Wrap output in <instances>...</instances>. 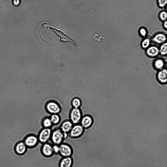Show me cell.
Masks as SVG:
<instances>
[{"label":"cell","mask_w":167,"mask_h":167,"mask_svg":"<svg viewBox=\"0 0 167 167\" xmlns=\"http://www.w3.org/2000/svg\"><path fill=\"white\" fill-rule=\"evenodd\" d=\"M73 126V124L70 120H67L63 122L60 129L65 134H68Z\"/></svg>","instance_id":"9a60e30c"},{"label":"cell","mask_w":167,"mask_h":167,"mask_svg":"<svg viewBox=\"0 0 167 167\" xmlns=\"http://www.w3.org/2000/svg\"><path fill=\"white\" fill-rule=\"evenodd\" d=\"M53 147L54 154H59V145H53Z\"/></svg>","instance_id":"d4e9b609"},{"label":"cell","mask_w":167,"mask_h":167,"mask_svg":"<svg viewBox=\"0 0 167 167\" xmlns=\"http://www.w3.org/2000/svg\"><path fill=\"white\" fill-rule=\"evenodd\" d=\"M59 154L62 157H71L73 152L71 146L69 144L62 143L59 145Z\"/></svg>","instance_id":"3957f363"},{"label":"cell","mask_w":167,"mask_h":167,"mask_svg":"<svg viewBox=\"0 0 167 167\" xmlns=\"http://www.w3.org/2000/svg\"><path fill=\"white\" fill-rule=\"evenodd\" d=\"M23 141L27 148H30L35 147L39 142L37 136L33 135H28Z\"/></svg>","instance_id":"52a82bcc"},{"label":"cell","mask_w":167,"mask_h":167,"mask_svg":"<svg viewBox=\"0 0 167 167\" xmlns=\"http://www.w3.org/2000/svg\"><path fill=\"white\" fill-rule=\"evenodd\" d=\"M167 21L166 20L164 21L163 23V26L164 28L165 29H167Z\"/></svg>","instance_id":"4316f807"},{"label":"cell","mask_w":167,"mask_h":167,"mask_svg":"<svg viewBox=\"0 0 167 167\" xmlns=\"http://www.w3.org/2000/svg\"><path fill=\"white\" fill-rule=\"evenodd\" d=\"M159 6L161 8H164L166 5L167 0H157Z\"/></svg>","instance_id":"603a6c76"},{"label":"cell","mask_w":167,"mask_h":167,"mask_svg":"<svg viewBox=\"0 0 167 167\" xmlns=\"http://www.w3.org/2000/svg\"><path fill=\"white\" fill-rule=\"evenodd\" d=\"M150 44V40L148 38L144 39L142 41L141 43V47L144 49H146L149 46Z\"/></svg>","instance_id":"44dd1931"},{"label":"cell","mask_w":167,"mask_h":167,"mask_svg":"<svg viewBox=\"0 0 167 167\" xmlns=\"http://www.w3.org/2000/svg\"><path fill=\"white\" fill-rule=\"evenodd\" d=\"M52 132L49 128H44L42 129L37 136L39 142L42 144L48 142L50 140Z\"/></svg>","instance_id":"7a4b0ae2"},{"label":"cell","mask_w":167,"mask_h":167,"mask_svg":"<svg viewBox=\"0 0 167 167\" xmlns=\"http://www.w3.org/2000/svg\"><path fill=\"white\" fill-rule=\"evenodd\" d=\"M157 78L158 82L162 84H166L167 82V70L164 68L159 70L157 74Z\"/></svg>","instance_id":"30bf717a"},{"label":"cell","mask_w":167,"mask_h":167,"mask_svg":"<svg viewBox=\"0 0 167 167\" xmlns=\"http://www.w3.org/2000/svg\"><path fill=\"white\" fill-rule=\"evenodd\" d=\"M42 124L44 128H50L53 124L50 118H46L43 121Z\"/></svg>","instance_id":"ffe728a7"},{"label":"cell","mask_w":167,"mask_h":167,"mask_svg":"<svg viewBox=\"0 0 167 167\" xmlns=\"http://www.w3.org/2000/svg\"><path fill=\"white\" fill-rule=\"evenodd\" d=\"M165 65L164 61L161 58L156 59L154 63V66L155 68L158 71L164 68Z\"/></svg>","instance_id":"2e32d148"},{"label":"cell","mask_w":167,"mask_h":167,"mask_svg":"<svg viewBox=\"0 0 167 167\" xmlns=\"http://www.w3.org/2000/svg\"><path fill=\"white\" fill-rule=\"evenodd\" d=\"M73 164V158L71 157H62L59 163V167H72Z\"/></svg>","instance_id":"5bb4252c"},{"label":"cell","mask_w":167,"mask_h":167,"mask_svg":"<svg viewBox=\"0 0 167 167\" xmlns=\"http://www.w3.org/2000/svg\"><path fill=\"white\" fill-rule=\"evenodd\" d=\"M84 128L80 125L76 124L73 126L69 134L70 137L76 138L80 137L83 134Z\"/></svg>","instance_id":"5b68a950"},{"label":"cell","mask_w":167,"mask_h":167,"mask_svg":"<svg viewBox=\"0 0 167 167\" xmlns=\"http://www.w3.org/2000/svg\"><path fill=\"white\" fill-rule=\"evenodd\" d=\"M139 32L140 35L143 37H145L147 34L146 30L143 27L141 28L140 29Z\"/></svg>","instance_id":"cb8c5ba5"},{"label":"cell","mask_w":167,"mask_h":167,"mask_svg":"<svg viewBox=\"0 0 167 167\" xmlns=\"http://www.w3.org/2000/svg\"><path fill=\"white\" fill-rule=\"evenodd\" d=\"M27 148L24 142L21 141L16 144L14 149L16 154L19 155H22L25 153Z\"/></svg>","instance_id":"9c48e42d"},{"label":"cell","mask_w":167,"mask_h":167,"mask_svg":"<svg viewBox=\"0 0 167 167\" xmlns=\"http://www.w3.org/2000/svg\"><path fill=\"white\" fill-rule=\"evenodd\" d=\"M80 125L84 129L90 127L92 125L93 120L90 116L86 115L82 118L80 121Z\"/></svg>","instance_id":"4fadbf2b"},{"label":"cell","mask_w":167,"mask_h":167,"mask_svg":"<svg viewBox=\"0 0 167 167\" xmlns=\"http://www.w3.org/2000/svg\"><path fill=\"white\" fill-rule=\"evenodd\" d=\"M65 139L64 134L60 128L52 131L50 140L53 145H59Z\"/></svg>","instance_id":"6da1fadb"},{"label":"cell","mask_w":167,"mask_h":167,"mask_svg":"<svg viewBox=\"0 0 167 167\" xmlns=\"http://www.w3.org/2000/svg\"><path fill=\"white\" fill-rule=\"evenodd\" d=\"M167 37L166 35L162 33L156 34L152 38V41L157 44L161 45L166 42Z\"/></svg>","instance_id":"8fae6325"},{"label":"cell","mask_w":167,"mask_h":167,"mask_svg":"<svg viewBox=\"0 0 167 167\" xmlns=\"http://www.w3.org/2000/svg\"><path fill=\"white\" fill-rule=\"evenodd\" d=\"M146 53L147 55L149 57H156L159 54V48L155 46H149L146 49Z\"/></svg>","instance_id":"7c38bea8"},{"label":"cell","mask_w":167,"mask_h":167,"mask_svg":"<svg viewBox=\"0 0 167 167\" xmlns=\"http://www.w3.org/2000/svg\"><path fill=\"white\" fill-rule=\"evenodd\" d=\"M50 119L53 124H57L60 121V117L57 114H52Z\"/></svg>","instance_id":"ac0fdd59"},{"label":"cell","mask_w":167,"mask_h":167,"mask_svg":"<svg viewBox=\"0 0 167 167\" xmlns=\"http://www.w3.org/2000/svg\"><path fill=\"white\" fill-rule=\"evenodd\" d=\"M12 3L14 6L17 7L20 4L21 0H12Z\"/></svg>","instance_id":"484cf974"},{"label":"cell","mask_w":167,"mask_h":167,"mask_svg":"<svg viewBox=\"0 0 167 167\" xmlns=\"http://www.w3.org/2000/svg\"><path fill=\"white\" fill-rule=\"evenodd\" d=\"M71 104L73 108H79L81 105V102L79 98H75L72 100Z\"/></svg>","instance_id":"d6986e66"},{"label":"cell","mask_w":167,"mask_h":167,"mask_svg":"<svg viewBox=\"0 0 167 167\" xmlns=\"http://www.w3.org/2000/svg\"><path fill=\"white\" fill-rule=\"evenodd\" d=\"M46 108L47 111L52 114H59L61 108L59 104L54 101L48 102L46 105Z\"/></svg>","instance_id":"8992f818"},{"label":"cell","mask_w":167,"mask_h":167,"mask_svg":"<svg viewBox=\"0 0 167 167\" xmlns=\"http://www.w3.org/2000/svg\"><path fill=\"white\" fill-rule=\"evenodd\" d=\"M43 144L41 149L42 154L46 157L51 156L54 154L53 145L48 142Z\"/></svg>","instance_id":"ba28073f"},{"label":"cell","mask_w":167,"mask_h":167,"mask_svg":"<svg viewBox=\"0 0 167 167\" xmlns=\"http://www.w3.org/2000/svg\"><path fill=\"white\" fill-rule=\"evenodd\" d=\"M159 48V54L161 56H165L167 54V42L161 45Z\"/></svg>","instance_id":"e0dca14e"},{"label":"cell","mask_w":167,"mask_h":167,"mask_svg":"<svg viewBox=\"0 0 167 167\" xmlns=\"http://www.w3.org/2000/svg\"><path fill=\"white\" fill-rule=\"evenodd\" d=\"M160 20L162 21H164L167 20V13L165 11H162L160 12L159 15Z\"/></svg>","instance_id":"7402d4cb"},{"label":"cell","mask_w":167,"mask_h":167,"mask_svg":"<svg viewBox=\"0 0 167 167\" xmlns=\"http://www.w3.org/2000/svg\"><path fill=\"white\" fill-rule=\"evenodd\" d=\"M82 118L81 112L79 108H73L70 113V120L73 124H78Z\"/></svg>","instance_id":"277c9868"}]
</instances>
